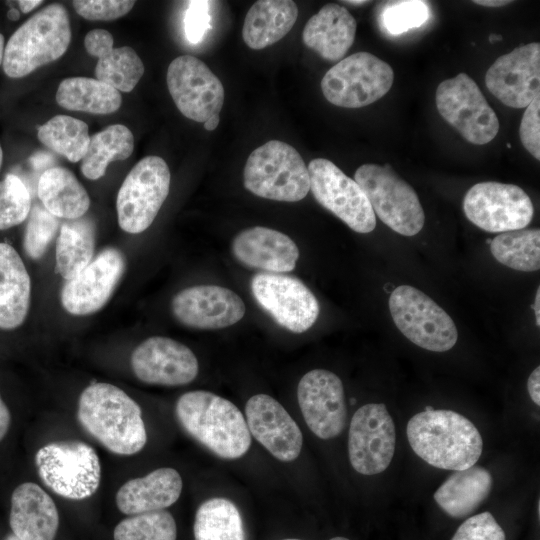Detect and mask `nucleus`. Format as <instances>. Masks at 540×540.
<instances>
[{
  "label": "nucleus",
  "mask_w": 540,
  "mask_h": 540,
  "mask_svg": "<svg viewBox=\"0 0 540 540\" xmlns=\"http://www.w3.org/2000/svg\"><path fill=\"white\" fill-rule=\"evenodd\" d=\"M77 419L87 433L117 455H134L147 442L140 406L109 383H94L82 391Z\"/></svg>",
  "instance_id": "1"
},
{
  "label": "nucleus",
  "mask_w": 540,
  "mask_h": 540,
  "mask_svg": "<svg viewBox=\"0 0 540 540\" xmlns=\"http://www.w3.org/2000/svg\"><path fill=\"white\" fill-rule=\"evenodd\" d=\"M408 442L429 465L459 471L479 460L483 440L477 427L452 410L431 409L415 414L407 423Z\"/></svg>",
  "instance_id": "2"
},
{
  "label": "nucleus",
  "mask_w": 540,
  "mask_h": 540,
  "mask_svg": "<svg viewBox=\"0 0 540 540\" xmlns=\"http://www.w3.org/2000/svg\"><path fill=\"white\" fill-rule=\"evenodd\" d=\"M182 428L223 459H238L251 445V434L241 411L229 400L204 390L184 393L175 406Z\"/></svg>",
  "instance_id": "3"
},
{
  "label": "nucleus",
  "mask_w": 540,
  "mask_h": 540,
  "mask_svg": "<svg viewBox=\"0 0 540 540\" xmlns=\"http://www.w3.org/2000/svg\"><path fill=\"white\" fill-rule=\"evenodd\" d=\"M71 41L69 15L54 3L24 22L5 45L3 70L11 78L27 76L37 68L59 59Z\"/></svg>",
  "instance_id": "4"
},
{
  "label": "nucleus",
  "mask_w": 540,
  "mask_h": 540,
  "mask_svg": "<svg viewBox=\"0 0 540 540\" xmlns=\"http://www.w3.org/2000/svg\"><path fill=\"white\" fill-rule=\"evenodd\" d=\"M245 188L265 199L297 202L310 190L308 168L286 142L270 140L249 155L243 173Z\"/></svg>",
  "instance_id": "5"
},
{
  "label": "nucleus",
  "mask_w": 540,
  "mask_h": 540,
  "mask_svg": "<svg viewBox=\"0 0 540 540\" xmlns=\"http://www.w3.org/2000/svg\"><path fill=\"white\" fill-rule=\"evenodd\" d=\"M41 481L55 494L71 500L92 496L101 481V464L95 449L79 440L53 441L35 455Z\"/></svg>",
  "instance_id": "6"
},
{
  "label": "nucleus",
  "mask_w": 540,
  "mask_h": 540,
  "mask_svg": "<svg viewBox=\"0 0 540 540\" xmlns=\"http://www.w3.org/2000/svg\"><path fill=\"white\" fill-rule=\"evenodd\" d=\"M354 180L368 199L374 214L403 236H414L424 226L425 215L414 189L389 166L363 164Z\"/></svg>",
  "instance_id": "7"
},
{
  "label": "nucleus",
  "mask_w": 540,
  "mask_h": 540,
  "mask_svg": "<svg viewBox=\"0 0 540 540\" xmlns=\"http://www.w3.org/2000/svg\"><path fill=\"white\" fill-rule=\"evenodd\" d=\"M389 310L399 331L417 346L445 352L456 344L458 332L452 318L415 287H396L389 297Z\"/></svg>",
  "instance_id": "8"
},
{
  "label": "nucleus",
  "mask_w": 540,
  "mask_h": 540,
  "mask_svg": "<svg viewBox=\"0 0 540 540\" xmlns=\"http://www.w3.org/2000/svg\"><path fill=\"white\" fill-rule=\"evenodd\" d=\"M392 67L369 52L354 53L330 68L321 90L331 104L361 108L379 100L392 87Z\"/></svg>",
  "instance_id": "9"
},
{
  "label": "nucleus",
  "mask_w": 540,
  "mask_h": 540,
  "mask_svg": "<svg viewBox=\"0 0 540 540\" xmlns=\"http://www.w3.org/2000/svg\"><path fill=\"white\" fill-rule=\"evenodd\" d=\"M171 174L159 156L141 159L125 177L116 199L120 228L131 234L145 231L166 200Z\"/></svg>",
  "instance_id": "10"
},
{
  "label": "nucleus",
  "mask_w": 540,
  "mask_h": 540,
  "mask_svg": "<svg viewBox=\"0 0 540 540\" xmlns=\"http://www.w3.org/2000/svg\"><path fill=\"white\" fill-rule=\"evenodd\" d=\"M440 115L468 142L483 145L499 131V121L476 82L466 73L442 81L436 90Z\"/></svg>",
  "instance_id": "11"
},
{
  "label": "nucleus",
  "mask_w": 540,
  "mask_h": 540,
  "mask_svg": "<svg viewBox=\"0 0 540 540\" xmlns=\"http://www.w3.org/2000/svg\"><path fill=\"white\" fill-rule=\"evenodd\" d=\"M470 222L490 233L524 229L534 215V206L519 186L494 181L472 186L463 200Z\"/></svg>",
  "instance_id": "12"
},
{
  "label": "nucleus",
  "mask_w": 540,
  "mask_h": 540,
  "mask_svg": "<svg viewBox=\"0 0 540 540\" xmlns=\"http://www.w3.org/2000/svg\"><path fill=\"white\" fill-rule=\"evenodd\" d=\"M310 190L327 210L358 233L376 227V217L364 192L333 162L315 158L308 165Z\"/></svg>",
  "instance_id": "13"
},
{
  "label": "nucleus",
  "mask_w": 540,
  "mask_h": 540,
  "mask_svg": "<svg viewBox=\"0 0 540 540\" xmlns=\"http://www.w3.org/2000/svg\"><path fill=\"white\" fill-rule=\"evenodd\" d=\"M257 303L283 328L302 333L317 320L320 307L311 290L298 278L260 272L251 279Z\"/></svg>",
  "instance_id": "14"
},
{
  "label": "nucleus",
  "mask_w": 540,
  "mask_h": 540,
  "mask_svg": "<svg viewBox=\"0 0 540 540\" xmlns=\"http://www.w3.org/2000/svg\"><path fill=\"white\" fill-rule=\"evenodd\" d=\"M395 445V425L384 404L369 403L356 410L348 433L349 460L355 471L363 475L385 471Z\"/></svg>",
  "instance_id": "15"
},
{
  "label": "nucleus",
  "mask_w": 540,
  "mask_h": 540,
  "mask_svg": "<svg viewBox=\"0 0 540 540\" xmlns=\"http://www.w3.org/2000/svg\"><path fill=\"white\" fill-rule=\"evenodd\" d=\"M166 81L175 105L185 117L204 123L221 111L223 85L200 59L191 55L175 58L168 66Z\"/></svg>",
  "instance_id": "16"
},
{
  "label": "nucleus",
  "mask_w": 540,
  "mask_h": 540,
  "mask_svg": "<svg viewBox=\"0 0 540 540\" xmlns=\"http://www.w3.org/2000/svg\"><path fill=\"white\" fill-rule=\"evenodd\" d=\"M297 399L308 428L321 439L337 437L347 419L341 379L325 369L307 372L299 381Z\"/></svg>",
  "instance_id": "17"
},
{
  "label": "nucleus",
  "mask_w": 540,
  "mask_h": 540,
  "mask_svg": "<svg viewBox=\"0 0 540 540\" xmlns=\"http://www.w3.org/2000/svg\"><path fill=\"white\" fill-rule=\"evenodd\" d=\"M125 272L121 251L109 247L101 251L61 290L64 309L77 316L99 311L110 299Z\"/></svg>",
  "instance_id": "18"
},
{
  "label": "nucleus",
  "mask_w": 540,
  "mask_h": 540,
  "mask_svg": "<svg viewBox=\"0 0 540 540\" xmlns=\"http://www.w3.org/2000/svg\"><path fill=\"white\" fill-rule=\"evenodd\" d=\"M485 84L506 106L527 107L540 95V44H525L497 58L486 72Z\"/></svg>",
  "instance_id": "19"
},
{
  "label": "nucleus",
  "mask_w": 540,
  "mask_h": 540,
  "mask_svg": "<svg viewBox=\"0 0 540 540\" xmlns=\"http://www.w3.org/2000/svg\"><path fill=\"white\" fill-rule=\"evenodd\" d=\"M131 367L140 381L163 386L186 385L199 371L198 360L190 348L163 336L141 342L132 352Z\"/></svg>",
  "instance_id": "20"
},
{
  "label": "nucleus",
  "mask_w": 540,
  "mask_h": 540,
  "mask_svg": "<svg viewBox=\"0 0 540 540\" xmlns=\"http://www.w3.org/2000/svg\"><path fill=\"white\" fill-rule=\"evenodd\" d=\"M175 318L185 326L214 330L240 321L246 307L234 291L217 285H199L178 292L171 303Z\"/></svg>",
  "instance_id": "21"
},
{
  "label": "nucleus",
  "mask_w": 540,
  "mask_h": 540,
  "mask_svg": "<svg viewBox=\"0 0 540 540\" xmlns=\"http://www.w3.org/2000/svg\"><path fill=\"white\" fill-rule=\"evenodd\" d=\"M250 434L275 458L295 460L302 449L301 430L286 409L266 394L252 396L245 406Z\"/></svg>",
  "instance_id": "22"
},
{
  "label": "nucleus",
  "mask_w": 540,
  "mask_h": 540,
  "mask_svg": "<svg viewBox=\"0 0 540 540\" xmlns=\"http://www.w3.org/2000/svg\"><path fill=\"white\" fill-rule=\"evenodd\" d=\"M232 252L244 266L268 273L290 272L299 258V249L289 236L262 226L247 228L236 235Z\"/></svg>",
  "instance_id": "23"
},
{
  "label": "nucleus",
  "mask_w": 540,
  "mask_h": 540,
  "mask_svg": "<svg viewBox=\"0 0 540 540\" xmlns=\"http://www.w3.org/2000/svg\"><path fill=\"white\" fill-rule=\"evenodd\" d=\"M9 523L20 540H54L59 513L53 499L39 485L25 482L11 495Z\"/></svg>",
  "instance_id": "24"
},
{
  "label": "nucleus",
  "mask_w": 540,
  "mask_h": 540,
  "mask_svg": "<svg viewBox=\"0 0 540 540\" xmlns=\"http://www.w3.org/2000/svg\"><path fill=\"white\" fill-rule=\"evenodd\" d=\"M113 44L112 34L104 29H93L84 38L86 51L98 58L96 79L119 92H131L144 74V64L133 48Z\"/></svg>",
  "instance_id": "25"
},
{
  "label": "nucleus",
  "mask_w": 540,
  "mask_h": 540,
  "mask_svg": "<svg viewBox=\"0 0 540 540\" xmlns=\"http://www.w3.org/2000/svg\"><path fill=\"white\" fill-rule=\"evenodd\" d=\"M182 478L173 468H159L130 479L116 493V505L125 515L164 510L173 505L182 492Z\"/></svg>",
  "instance_id": "26"
},
{
  "label": "nucleus",
  "mask_w": 540,
  "mask_h": 540,
  "mask_svg": "<svg viewBox=\"0 0 540 540\" xmlns=\"http://www.w3.org/2000/svg\"><path fill=\"white\" fill-rule=\"evenodd\" d=\"M357 23L351 13L339 4H326L306 23L304 44L327 61H340L352 46Z\"/></svg>",
  "instance_id": "27"
},
{
  "label": "nucleus",
  "mask_w": 540,
  "mask_h": 540,
  "mask_svg": "<svg viewBox=\"0 0 540 540\" xmlns=\"http://www.w3.org/2000/svg\"><path fill=\"white\" fill-rule=\"evenodd\" d=\"M31 294V282L17 251L0 243V328L11 330L25 320Z\"/></svg>",
  "instance_id": "28"
},
{
  "label": "nucleus",
  "mask_w": 540,
  "mask_h": 540,
  "mask_svg": "<svg viewBox=\"0 0 540 540\" xmlns=\"http://www.w3.org/2000/svg\"><path fill=\"white\" fill-rule=\"evenodd\" d=\"M493 485L490 472L473 465L454 471L435 491L438 506L453 518L472 514L489 496Z\"/></svg>",
  "instance_id": "29"
},
{
  "label": "nucleus",
  "mask_w": 540,
  "mask_h": 540,
  "mask_svg": "<svg viewBox=\"0 0 540 540\" xmlns=\"http://www.w3.org/2000/svg\"><path fill=\"white\" fill-rule=\"evenodd\" d=\"M297 17V5L291 0L256 1L245 16L243 40L254 50L273 45L289 33Z\"/></svg>",
  "instance_id": "30"
},
{
  "label": "nucleus",
  "mask_w": 540,
  "mask_h": 540,
  "mask_svg": "<svg viewBox=\"0 0 540 540\" xmlns=\"http://www.w3.org/2000/svg\"><path fill=\"white\" fill-rule=\"evenodd\" d=\"M37 195L44 208L57 218H81L90 207V197L76 176L67 168L45 170L37 183Z\"/></svg>",
  "instance_id": "31"
},
{
  "label": "nucleus",
  "mask_w": 540,
  "mask_h": 540,
  "mask_svg": "<svg viewBox=\"0 0 540 540\" xmlns=\"http://www.w3.org/2000/svg\"><path fill=\"white\" fill-rule=\"evenodd\" d=\"M56 101L71 111L111 114L120 108L122 96L117 89L97 79L70 77L60 82Z\"/></svg>",
  "instance_id": "32"
},
{
  "label": "nucleus",
  "mask_w": 540,
  "mask_h": 540,
  "mask_svg": "<svg viewBox=\"0 0 540 540\" xmlns=\"http://www.w3.org/2000/svg\"><path fill=\"white\" fill-rule=\"evenodd\" d=\"M95 225L88 218L62 224L56 241V270L66 280L74 278L92 260Z\"/></svg>",
  "instance_id": "33"
},
{
  "label": "nucleus",
  "mask_w": 540,
  "mask_h": 540,
  "mask_svg": "<svg viewBox=\"0 0 540 540\" xmlns=\"http://www.w3.org/2000/svg\"><path fill=\"white\" fill-rule=\"evenodd\" d=\"M134 136L122 124H113L90 136V142L81 163V172L89 180H97L106 173L112 161L125 160L133 152Z\"/></svg>",
  "instance_id": "34"
},
{
  "label": "nucleus",
  "mask_w": 540,
  "mask_h": 540,
  "mask_svg": "<svg viewBox=\"0 0 540 540\" xmlns=\"http://www.w3.org/2000/svg\"><path fill=\"white\" fill-rule=\"evenodd\" d=\"M193 533L194 540H246L239 509L223 497L210 498L199 506Z\"/></svg>",
  "instance_id": "35"
},
{
  "label": "nucleus",
  "mask_w": 540,
  "mask_h": 540,
  "mask_svg": "<svg viewBox=\"0 0 540 540\" xmlns=\"http://www.w3.org/2000/svg\"><path fill=\"white\" fill-rule=\"evenodd\" d=\"M490 251L499 263L511 269L537 271L540 268V230L503 232L491 240Z\"/></svg>",
  "instance_id": "36"
},
{
  "label": "nucleus",
  "mask_w": 540,
  "mask_h": 540,
  "mask_svg": "<svg viewBox=\"0 0 540 540\" xmlns=\"http://www.w3.org/2000/svg\"><path fill=\"white\" fill-rule=\"evenodd\" d=\"M38 139L70 162L83 159L90 142L88 125L68 115H56L39 127Z\"/></svg>",
  "instance_id": "37"
},
{
  "label": "nucleus",
  "mask_w": 540,
  "mask_h": 540,
  "mask_svg": "<svg viewBox=\"0 0 540 540\" xmlns=\"http://www.w3.org/2000/svg\"><path fill=\"white\" fill-rule=\"evenodd\" d=\"M114 540H176L174 517L165 510L131 515L120 521L113 532Z\"/></svg>",
  "instance_id": "38"
},
{
  "label": "nucleus",
  "mask_w": 540,
  "mask_h": 540,
  "mask_svg": "<svg viewBox=\"0 0 540 540\" xmlns=\"http://www.w3.org/2000/svg\"><path fill=\"white\" fill-rule=\"evenodd\" d=\"M31 210V195L25 183L13 173L0 181V230L22 223Z\"/></svg>",
  "instance_id": "39"
},
{
  "label": "nucleus",
  "mask_w": 540,
  "mask_h": 540,
  "mask_svg": "<svg viewBox=\"0 0 540 540\" xmlns=\"http://www.w3.org/2000/svg\"><path fill=\"white\" fill-rule=\"evenodd\" d=\"M429 15V7L424 1H389L380 13V24L386 32L396 36L422 26Z\"/></svg>",
  "instance_id": "40"
},
{
  "label": "nucleus",
  "mask_w": 540,
  "mask_h": 540,
  "mask_svg": "<svg viewBox=\"0 0 540 540\" xmlns=\"http://www.w3.org/2000/svg\"><path fill=\"white\" fill-rule=\"evenodd\" d=\"M59 227L58 218L43 205H35L29 213L24 234V249L33 260L40 259L46 252Z\"/></svg>",
  "instance_id": "41"
},
{
  "label": "nucleus",
  "mask_w": 540,
  "mask_h": 540,
  "mask_svg": "<svg viewBox=\"0 0 540 540\" xmlns=\"http://www.w3.org/2000/svg\"><path fill=\"white\" fill-rule=\"evenodd\" d=\"M451 540H506L502 527L490 512L466 519Z\"/></svg>",
  "instance_id": "42"
},
{
  "label": "nucleus",
  "mask_w": 540,
  "mask_h": 540,
  "mask_svg": "<svg viewBox=\"0 0 540 540\" xmlns=\"http://www.w3.org/2000/svg\"><path fill=\"white\" fill-rule=\"evenodd\" d=\"M131 0H75L72 5L87 20L110 21L126 15L133 7Z\"/></svg>",
  "instance_id": "43"
},
{
  "label": "nucleus",
  "mask_w": 540,
  "mask_h": 540,
  "mask_svg": "<svg viewBox=\"0 0 540 540\" xmlns=\"http://www.w3.org/2000/svg\"><path fill=\"white\" fill-rule=\"evenodd\" d=\"M519 136L524 148L537 160L540 159V95L526 107L522 116Z\"/></svg>",
  "instance_id": "44"
},
{
  "label": "nucleus",
  "mask_w": 540,
  "mask_h": 540,
  "mask_svg": "<svg viewBox=\"0 0 540 540\" xmlns=\"http://www.w3.org/2000/svg\"><path fill=\"white\" fill-rule=\"evenodd\" d=\"M208 2L191 1L185 14V33L189 42L198 43L209 28Z\"/></svg>",
  "instance_id": "45"
},
{
  "label": "nucleus",
  "mask_w": 540,
  "mask_h": 540,
  "mask_svg": "<svg viewBox=\"0 0 540 540\" xmlns=\"http://www.w3.org/2000/svg\"><path fill=\"white\" fill-rule=\"evenodd\" d=\"M528 393L532 401L540 405V367L537 366L530 374L527 381Z\"/></svg>",
  "instance_id": "46"
},
{
  "label": "nucleus",
  "mask_w": 540,
  "mask_h": 540,
  "mask_svg": "<svg viewBox=\"0 0 540 540\" xmlns=\"http://www.w3.org/2000/svg\"><path fill=\"white\" fill-rule=\"evenodd\" d=\"M28 162L34 171L43 170L44 167H48L53 162V157L45 152H38L32 155Z\"/></svg>",
  "instance_id": "47"
},
{
  "label": "nucleus",
  "mask_w": 540,
  "mask_h": 540,
  "mask_svg": "<svg viewBox=\"0 0 540 540\" xmlns=\"http://www.w3.org/2000/svg\"><path fill=\"white\" fill-rule=\"evenodd\" d=\"M11 422V415L8 407L0 396V441L5 437L8 432Z\"/></svg>",
  "instance_id": "48"
},
{
  "label": "nucleus",
  "mask_w": 540,
  "mask_h": 540,
  "mask_svg": "<svg viewBox=\"0 0 540 540\" xmlns=\"http://www.w3.org/2000/svg\"><path fill=\"white\" fill-rule=\"evenodd\" d=\"M41 3H43L42 0H20V1H18L20 11L23 12V13H28V12L32 11L37 6H39Z\"/></svg>",
  "instance_id": "49"
},
{
  "label": "nucleus",
  "mask_w": 540,
  "mask_h": 540,
  "mask_svg": "<svg viewBox=\"0 0 540 540\" xmlns=\"http://www.w3.org/2000/svg\"><path fill=\"white\" fill-rule=\"evenodd\" d=\"M473 3L478 4L480 6H486V7H501L506 4L511 3V1L506 0H475Z\"/></svg>",
  "instance_id": "50"
},
{
  "label": "nucleus",
  "mask_w": 540,
  "mask_h": 540,
  "mask_svg": "<svg viewBox=\"0 0 540 540\" xmlns=\"http://www.w3.org/2000/svg\"><path fill=\"white\" fill-rule=\"evenodd\" d=\"M220 121L219 114H216L212 117H210L208 120L204 122V129L207 131H213L217 128Z\"/></svg>",
  "instance_id": "51"
},
{
  "label": "nucleus",
  "mask_w": 540,
  "mask_h": 540,
  "mask_svg": "<svg viewBox=\"0 0 540 540\" xmlns=\"http://www.w3.org/2000/svg\"><path fill=\"white\" fill-rule=\"evenodd\" d=\"M533 308H534L535 317H536V324L539 327L540 326V288L539 287L536 292Z\"/></svg>",
  "instance_id": "52"
},
{
  "label": "nucleus",
  "mask_w": 540,
  "mask_h": 540,
  "mask_svg": "<svg viewBox=\"0 0 540 540\" xmlns=\"http://www.w3.org/2000/svg\"><path fill=\"white\" fill-rule=\"evenodd\" d=\"M7 17L10 19V20H13V21H16L20 18V13L18 10H16L15 8H12L8 11L7 13Z\"/></svg>",
  "instance_id": "53"
},
{
  "label": "nucleus",
  "mask_w": 540,
  "mask_h": 540,
  "mask_svg": "<svg viewBox=\"0 0 540 540\" xmlns=\"http://www.w3.org/2000/svg\"><path fill=\"white\" fill-rule=\"evenodd\" d=\"M4 50H5L4 36L0 33V66L3 63Z\"/></svg>",
  "instance_id": "54"
},
{
  "label": "nucleus",
  "mask_w": 540,
  "mask_h": 540,
  "mask_svg": "<svg viewBox=\"0 0 540 540\" xmlns=\"http://www.w3.org/2000/svg\"><path fill=\"white\" fill-rule=\"evenodd\" d=\"M344 3H348V4H351V5H363V4H367L369 3V1H365V0H349V1H343Z\"/></svg>",
  "instance_id": "55"
},
{
  "label": "nucleus",
  "mask_w": 540,
  "mask_h": 540,
  "mask_svg": "<svg viewBox=\"0 0 540 540\" xmlns=\"http://www.w3.org/2000/svg\"><path fill=\"white\" fill-rule=\"evenodd\" d=\"M501 39H502V37H501L500 35H490V37H489V40H490L491 42H493V41H499V40H501Z\"/></svg>",
  "instance_id": "56"
},
{
  "label": "nucleus",
  "mask_w": 540,
  "mask_h": 540,
  "mask_svg": "<svg viewBox=\"0 0 540 540\" xmlns=\"http://www.w3.org/2000/svg\"><path fill=\"white\" fill-rule=\"evenodd\" d=\"M4 540H20V539L14 534H10Z\"/></svg>",
  "instance_id": "57"
},
{
  "label": "nucleus",
  "mask_w": 540,
  "mask_h": 540,
  "mask_svg": "<svg viewBox=\"0 0 540 540\" xmlns=\"http://www.w3.org/2000/svg\"><path fill=\"white\" fill-rule=\"evenodd\" d=\"M330 540H349V539L342 536H336V537L331 538Z\"/></svg>",
  "instance_id": "58"
},
{
  "label": "nucleus",
  "mask_w": 540,
  "mask_h": 540,
  "mask_svg": "<svg viewBox=\"0 0 540 540\" xmlns=\"http://www.w3.org/2000/svg\"><path fill=\"white\" fill-rule=\"evenodd\" d=\"M2 162H3V151L0 145V168H1Z\"/></svg>",
  "instance_id": "59"
},
{
  "label": "nucleus",
  "mask_w": 540,
  "mask_h": 540,
  "mask_svg": "<svg viewBox=\"0 0 540 540\" xmlns=\"http://www.w3.org/2000/svg\"><path fill=\"white\" fill-rule=\"evenodd\" d=\"M284 540H300V539H284Z\"/></svg>",
  "instance_id": "60"
}]
</instances>
